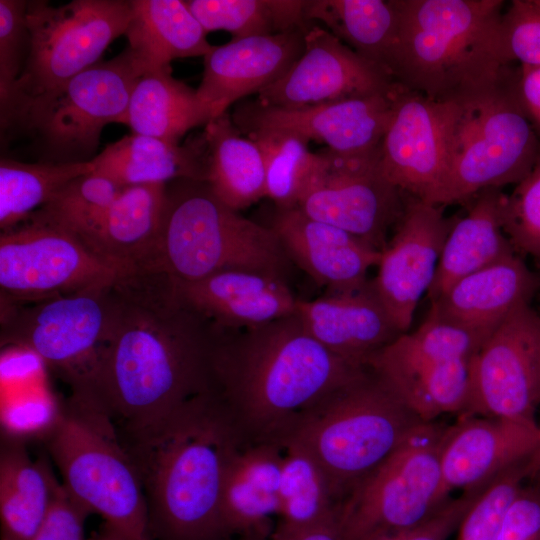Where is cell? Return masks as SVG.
<instances>
[{"mask_svg":"<svg viewBox=\"0 0 540 540\" xmlns=\"http://www.w3.org/2000/svg\"><path fill=\"white\" fill-rule=\"evenodd\" d=\"M218 327L161 271L122 274L110 288L106 338L81 388L116 428L159 420L213 390Z\"/></svg>","mask_w":540,"mask_h":540,"instance_id":"cell-1","label":"cell"},{"mask_svg":"<svg viewBox=\"0 0 540 540\" xmlns=\"http://www.w3.org/2000/svg\"><path fill=\"white\" fill-rule=\"evenodd\" d=\"M366 371L320 344L295 314L218 328L214 391L245 443L282 446L311 410Z\"/></svg>","mask_w":540,"mask_h":540,"instance_id":"cell-2","label":"cell"},{"mask_svg":"<svg viewBox=\"0 0 540 540\" xmlns=\"http://www.w3.org/2000/svg\"><path fill=\"white\" fill-rule=\"evenodd\" d=\"M116 432L140 477L154 540L235 539L222 493L228 465L247 443L214 390L159 420Z\"/></svg>","mask_w":540,"mask_h":540,"instance_id":"cell-3","label":"cell"},{"mask_svg":"<svg viewBox=\"0 0 540 540\" xmlns=\"http://www.w3.org/2000/svg\"><path fill=\"white\" fill-rule=\"evenodd\" d=\"M391 77L430 99L463 102L512 69L500 35L502 0H393Z\"/></svg>","mask_w":540,"mask_h":540,"instance_id":"cell-4","label":"cell"},{"mask_svg":"<svg viewBox=\"0 0 540 540\" xmlns=\"http://www.w3.org/2000/svg\"><path fill=\"white\" fill-rule=\"evenodd\" d=\"M43 439L62 484L122 540H154L138 472L112 420L89 399L71 393Z\"/></svg>","mask_w":540,"mask_h":540,"instance_id":"cell-5","label":"cell"},{"mask_svg":"<svg viewBox=\"0 0 540 540\" xmlns=\"http://www.w3.org/2000/svg\"><path fill=\"white\" fill-rule=\"evenodd\" d=\"M422 423L367 369L311 410L283 444L311 455L341 504Z\"/></svg>","mask_w":540,"mask_h":540,"instance_id":"cell-6","label":"cell"},{"mask_svg":"<svg viewBox=\"0 0 540 540\" xmlns=\"http://www.w3.org/2000/svg\"><path fill=\"white\" fill-rule=\"evenodd\" d=\"M166 193L157 271L187 281L228 269L285 279L291 260L270 226L224 204L206 181L174 180Z\"/></svg>","mask_w":540,"mask_h":540,"instance_id":"cell-7","label":"cell"},{"mask_svg":"<svg viewBox=\"0 0 540 540\" xmlns=\"http://www.w3.org/2000/svg\"><path fill=\"white\" fill-rule=\"evenodd\" d=\"M144 71L127 47L99 61L60 89L0 111L1 144L27 139L36 162L92 161L103 128L125 112Z\"/></svg>","mask_w":540,"mask_h":540,"instance_id":"cell-8","label":"cell"},{"mask_svg":"<svg viewBox=\"0 0 540 540\" xmlns=\"http://www.w3.org/2000/svg\"><path fill=\"white\" fill-rule=\"evenodd\" d=\"M519 71L462 103L446 175L429 203L445 206L522 181L540 161V140L519 94Z\"/></svg>","mask_w":540,"mask_h":540,"instance_id":"cell-9","label":"cell"},{"mask_svg":"<svg viewBox=\"0 0 540 540\" xmlns=\"http://www.w3.org/2000/svg\"><path fill=\"white\" fill-rule=\"evenodd\" d=\"M130 18V3L124 0H73L60 6L29 0V57L8 95L0 99V111L46 96L98 63L107 47L125 34Z\"/></svg>","mask_w":540,"mask_h":540,"instance_id":"cell-10","label":"cell"},{"mask_svg":"<svg viewBox=\"0 0 540 540\" xmlns=\"http://www.w3.org/2000/svg\"><path fill=\"white\" fill-rule=\"evenodd\" d=\"M447 426L422 423L353 488L340 504L343 540L412 528L451 498L444 492L440 463Z\"/></svg>","mask_w":540,"mask_h":540,"instance_id":"cell-11","label":"cell"},{"mask_svg":"<svg viewBox=\"0 0 540 540\" xmlns=\"http://www.w3.org/2000/svg\"><path fill=\"white\" fill-rule=\"evenodd\" d=\"M111 286L29 304L1 305V346L35 355L71 390L86 386L106 338Z\"/></svg>","mask_w":540,"mask_h":540,"instance_id":"cell-12","label":"cell"},{"mask_svg":"<svg viewBox=\"0 0 540 540\" xmlns=\"http://www.w3.org/2000/svg\"><path fill=\"white\" fill-rule=\"evenodd\" d=\"M124 274L73 232L36 213L0 234L1 305L110 286Z\"/></svg>","mask_w":540,"mask_h":540,"instance_id":"cell-13","label":"cell"},{"mask_svg":"<svg viewBox=\"0 0 540 540\" xmlns=\"http://www.w3.org/2000/svg\"><path fill=\"white\" fill-rule=\"evenodd\" d=\"M380 148L362 154L317 153L296 208L341 228L382 251L388 229L399 221L405 193L380 168Z\"/></svg>","mask_w":540,"mask_h":540,"instance_id":"cell-14","label":"cell"},{"mask_svg":"<svg viewBox=\"0 0 540 540\" xmlns=\"http://www.w3.org/2000/svg\"><path fill=\"white\" fill-rule=\"evenodd\" d=\"M470 370L469 400L461 416L539 426L540 315L530 304L516 309L494 329L473 357Z\"/></svg>","mask_w":540,"mask_h":540,"instance_id":"cell-15","label":"cell"},{"mask_svg":"<svg viewBox=\"0 0 540 540\" xmlns=\"http://www.w3.org/2000/svg\"><path fill=\"white\" fill-rule=\"evenodd\" d=\"M462 103L402 88L380 145V168L403 193L429 202L440 187Z\"/></svg>","mask_w":540,"mask_h":540,"instance_id":"cell-16","label":"cell"},{"mask_svg":"<svg viewBox=\"0 0 540 540\" xmlns=\"http://www.w3.org/2000/svg\"><path fill=\"white\" fill-rule=\"evenodd\" d=\"M400 85L390 93H378L298 108L268 106L254 101L239 103L231 116L246 134L284 131L308 142L315 140L340 154H362L380 148L393 118Z\"/></svg>","mask_w":540,"mask_h":540,"instance_id":"cell-17","label":"cell"},{"mask_svg":"<svg viewBox=\"0 0 540 540\" xmlns=\"http://www.w3.org/2000/svg\"><path fill=\"white\" fill-rule=\"evenodd\" d=\"M444 206L408 195L396 231L381 251L374 290L401 333L408 332L428 293L454 219Z\"/></svg>","mask_w":540,"mask_h":540,"instance_id":"cell-18","label":"cell"},{"mask_svg":"<svg viewBox=\"0 0 540 540\" xmlns=\"http://www.w3.org/2000/svg\"><path fill=\"white\" fill-rule=\"evenodd\" d=\"M304 42V51L292 67L258 93L260 103L298 108L390 93L400 86L384 69L357 54L326 28L312 25Z\"/></svg>","mask_w":540,"mask_h":540,"instance_id":"cell-19","label":"cell"},{"mask_svg":"<svg viewBox=\"0 0 540 540\" xmlns=\"http://www.w3.org/2000/svg\"><path fill=\"white\" fill-rule=\"evenodd\" d=\"M540 451V426L513 420L460 416L444 434L440 463L445 494L490 483L514 463Z\"/></svg>","mask_w":540,"mask_h":540,"instance_id":"cell-20","label":"cell"},{"mask_svg":"<svg viewBox=\"0 0 540 540\" xmlns=\"http://www.w3.org/2000/svg\"><path fill=\"white\" fill-rule=\"evenodd\" d=\"M305 33L251 36L213 46L196 92L217 118L237 101L281 78L304 51Z\"/></svg>","mask_w":540,"mask_h":540,"instance_id":"cell-21","label":"cell"},{"mask_svg":"<svg viewBox=\"0 0 540 540\" xmlns=\"http://www.w3.org/2000/svg\"><path fill=\"white\" fill-rule=\"evenodd\" d=\"M291 262L326 291L364 287L381 251L334 225L313 219L298 208L280 209L271 226Z\"/></svg>","mask_w":540,"mask_h":540,"instance_id":"cell-22","label":"cell"},{"mask_svg":"<svg viewBox=\"0 0 540 540\" xmlns=\"http://www.w3.org/2000/svg\"><path fill=\"white\" fill-rule=\"evenodd\" d=\"M295 315L329 351L360 368L402 333L379 300L372 281L352 291H326L298 300Z\"/></svg>","mask_w":540,"mask_h":540,"instance_id":"cell-23","label":"cell"},{"mask_svg":"<svg viewBox=\"0 0 540 540\" xmlns=\"http://www.w3.org/2000/svg\"><path fill=\"white\" fill-rule=\"evenodd\" d=\"M172 280L186 303L223 330L252 328L294 315L299 300L284 278L244 269Z\"/></svg>","mask_w":540,"mask_h":540,"instance_id":"cell-24","label":"cell"},{"mask_svg":"<svg viewBox=\"0 0 540 540\" xmlns=\"http://www.w3.org/2000/svg\"><path fill=\"white\" fill-rule=\"evenodd\" d=\"M166 185L123 188L95 227L79 238L124 274L157 271Z\"/></svg>","mask_w":540,"mask_h":540,"instance_id":"cell-25","label":"cell"},{"mask_svg":"<svg viewBox=\"0 0 540 540\" xmlns=\"http://www.w3.org/2000/svg\"><path fill=\"white\" fill-rule=\"evenodd\" d=\"M471 361L427 360L406 349L396 338L372 357L367 369L418 418L432 422L443 414L461 416L465 412Z\"/></svg>","mask_w":540,"mask_h":540,"instance_id":"cell-26","label":"cell"},{"mask_svg":"<svg viewBox=\"0 0 540 540\" xmlns=\"http://www.w3.org/2000/svg\"><path fill=\"white\" fill-rule=\"evenodd\" d=\"M539 278L515 253L452 284L430 312L489 336L516 309L530 304Z\"/></svg>","mask_w":540,"mask_h":540,"instance_id":"cell-27","label":"cell"},{"mask_svg":"<svg viewBox=\"0 0 540 540\" xmlns=\"http://www.w3.org/2000/svg\"><path fill=\"white\" fill-rule=\"evenodd\" d=\"M91 163L93 173L122 188L178 179L206 181L207 143L203 133L184 144L131 133L108 144Z\"/></svg>","mask_w":540,"mask_h":540,"instance_id":"cell-28","label":"cell"},{"mask_svg":"<svg viewBox=\"0 0 540 540\" xmlns=\"http://www.w3.org/2000/svg\"><path fill=\"white\" fill-rule=\"evenodd\" d=\"M283 447L248 443L233 455L224 480L222 511L229 533L271 534L279 513Z\"/></svg>","mask_w":540,"mask_h":540,"instance_id":"cell-29","label":"cell"},{"mask_svg":"<svg viewBox=\"0 0 540 540\" xmlns=\"http://www.w3.org/2000/svg\"><path fill=\"white\" fill-rule=\"evenodd\" d=\"M506 194L488 188L477 195L461 218H456L442 248L433 283L432 301L461 278L515 254L503 229Z\"/></svg>","mask_w":540,"mask_h":540,"instance_id":"cell-30","label":"cell"},{"mask_svg":"<svg viewBox=\"0 0 540 540\" xmlns=\"http://www.w3.org/2000/svg\"><path fill=\"white\" fill-rule=\"evenodd\" d=\"M128 48L145 72L179 58L205 56L214 45L182 0H129Z\"/></svg>","mask_w":540,"mask_h":540,"instance_id":"cell-31","label":"cell"},{"mask_svg":"<svg viewBox=\"0 0 540 540\" xmlns=\"http://www.w3.org/2000/svg\"><path fill=\"white\" fill-rule=\"evenodd\" d=\"M214 118L196 90L174 78L168 66L145 72L137 80L116 123L128 126L134 134L179 143L188 131Z\"/></svg>","mask_w":540,"mask_h":540,"instance_id":"cell-32","label":"cell"},{"mask_svg":"<svg viewBox=\"0 0 540 540\" xmlns=\"http://www.w3.org/2000/svg\"><path fill=\"white\" fill-rule=\"evenodd\" d=\"M58 482L45 459L32 460L20 437L5 433L0 445L1 532L12 540H32Z\"/></svg>","mask_w":540,"mask_h":540,"instance_id":"cell-33","label":"cell"},{"mask_svg":"<svg viewBox=\"0 0 540 540\" xmlns=\"http://www.w3.org/2000/svg\"><path fill=\"white\" fill-rule=\"evenodd\" d=\"M203 134L208 151L206 182L216 197L237 211L266 197L258 144L242 136L227 113L209 121Z\"/></svg>","mask_w":540,"mask_h":540,"instance_id":"cell-34","label":"cell"},{"mask_svg":"<svg viewBox=\"0 0 540 540\" xmlns=\"http://www.w3.org/2000/svg\"><path fill=\"white\" fill-rule=\"evenodd\" d=\"M306 11L311 23H323L340 41L389 74L398 30L393 0H309Z\"/></svg>","mask_w":540,"mask_h":540,"instance_id":"cell-35","label":"cell"},{"mask_svg":"<svg viewBox=\"0 0 540 540\" xmlns=\"http://www.w3.org/2000/svg\"><path fill=\"white\" fill-rule=\"evenodd\" d=\"M206 33L223 30L232 40L292 31L307 32L308 0H185Z\"/></svg>","mask_w":540,"mask_h":540,"instance_id":"cell-36","label":"cell"},{"mask_svg":"<svg viewBox=\"0 0 540 540\" xmlns=\"http://www.w3.org/2000/svg\"><path fill=\"white\" fill-rule=\"evenodd\" d=\"M94 171L93 164L24 162L0 158V228H13L46 205L69 181Z\"/></svg>","mask_w":540,"mask_h":540,"instance_id":"cell-37","label":"cell"},{"mask_svg":"<svg viewBox=\"0 0 540 540\" xmlns=\"http://www.w3.org/2000/svg\"><path fill=\"white\" fill-rule=\"evenodd\" d=\"M282 447L278 521L308 524L337 510L340 504L311 455L293 442Z\"/></svg>","mask_w":540,"mask_h":540,"instance_id":"cell-38","label":"cell"},{"mask_svg":"<svg viewBox=\"0 0 540 540\" xmlns=\"http://www.w3.org/2000/svg\"><path fill=\"white\" fill-rule=\"evenodd\" d=\"M247 136L258 144L263 155L266 197L277 208L296 207L317 153L309 150L306 139L289 132L264 130Z\"/></svg>","mask_w":540,"mask_h":540,"instance_id":"cell-39","label":"cell"},{"mask_svg":"<svg viewBox=\"0 0 540 540\" xmlns=\"http://www.w3.org/2000/svg\"><path fill=\"white\" fill-rule=\"evenodd\" d=\"M122 189L91 172L69 181L34 213L81 237L95 227Z\"/></svg>","mask_w":540,"mask_h":540,"instance_id":"cell-40","label":"cell"},{"mask_svg":"<svg viewBox=\"0 0 540 540\" xmlns=\"http://www.w3.org/2000/svg\"><path fill=\"white\" fill-rule=\"evenodd\" d=\"M539 472L540 451L499 473L464 516L456 540H494L507 509Z\"/></svg>","mask_w":540,"mask_h":540,"instance_id":"cell-41","label":"cell"},{"mask_svg":"<svg viewBox=\"0 0 540 540\" xmlns=\"http://www.w3.org/2000/svg\"><path fill=\"white\" fill-rule=\"evenodd\" d=\"M400 342L413 353L432 361H469L488 336L428 312L413 332L402 333Z\"/></svg>","mask_w":540,"mask_h":540,"instance_id":"cell-42","label":"cell"},{"mask_svg":"<svg viewBox=\"0 0 540 540\" xmlns=\"http://www.w3.org/2000/svg\"><path fill=\"white\" fill-rule=\"evenodd\" d=\"M503 229L515 251L540 260V161L505 196Z\"/></svg>","mask_w":540,"mask_h":540,"instance_id":"cell-43","label":"cell"},{"mask_svg":"<svg viewBox=\"0 0 540 540\" xmlns=\"http://www.w3.org/2000/svg\"><path fill=\"white\" fill-rule=\"evenodd\" d=\"M27 0H0V99L22 74L31 47Z\"/></svg>","mask_w":540,"mask_h":540,"instance_id":"cell-44","label":"cell"},{"mask_svg":"<svg viewBox=\"0 0 540 540\" xmlns=\"http://www.w3.org/2000/svg\"><path fill=\"white\" fill-rule=\"evenodd\" d=\"M505 59L511 64L540 65V0H514L500 25Z\"/></svg>","mask_w":540,"mask_h":540,"instance_id":"cell-45","label":"cell"},{"mask_svg":"<svg viewBox=\"0 0 540 540\" xmlns=\"http://www.w3.org/2000/svg\"><path fill=\"white\" fill-rule=\"evenodd\" d=\"M488 486L465 491L459 497L450 498L433 516L409 529L377 533L361 540H448L462 522L464 516Z\"/></svg>","mask_w":540,"mask_h":540,"instance_id":"cell-46","label":"cell"},{"mask_svg":"<svg viewBox=\"0 0 540 540\" xmlns=\"http://www.w3.org/2000/svg\"><path fill=\"white\" fill-rule=\"evenodd\" d=\"M89 514L58 482L45 520L32 540H85L84 522Z\"/></svg>","mask_w":540,"mask_h":540,"instance_id":"cell-47","label":"cell"},{"mask_svg":"<svg viewBox=\"0 0 540 540\" xmlns=\"http://www.w3.org/2000/svg\"><path fill=\"white\" fill-rule=\"evenodd\" d=\"M494 540H540V482L524 485L507 509Z\"/></svg>","mask_w":540,"mask_h":540,"instance_id":"cell-48","label":"cell"},{"mask_svg":"<svg viewBox=\"0 0 540 540\" xmlns=\"http://www.w3.org/2000/svg\"><path fill=\"white\" fill-rule=\"evenodd\" d=\"M340 506L328 516L308 524H289L278 521L269 540H343Z\"/></svg>","mask_w":540,"mask_h":540,"instance_id":"cell-49","label":"cell"},{"mask_svg":"<svg viewBox=\"0 0 540 540\" xmlns=\"http://www.w3.org/2000/svg\"><path fill=\"white\" fill-rule=\"evenodd\" d=\"M518 87L525 111L540 135V65H521Z\"/></svg>","mask_w":540,"mask_h":540,"instance_id":"cell-50","label":"cell"},{"mask_svg":"<svg viewBox=\"0 0 540 540\" xmlns=\"http://www.w3.org/2000/svg\"><path fill=\"white\" fill-rule=\"evenodd\" d=\"M271 534L265 532H250L238 536L234 540H269Z\"/></svg>","mask_w":540,"mask_h":540,"instance_id":"cell-51","label":"cell"},{"mask_svg":"<svg viewBox=\"0 0 540 540\" xmlns=\"http://www.w3.org/2000/svg\"><path fill=\"white\" fill-rule=\"evenodd\" d=\"M96 540H122V539L118 537L115 533L110 531L108 528H106L105 534Z\"/></svg>","mask_w":540,"mask_h":540,"instance_id":"cell-52","label":"cell"},{"mask_svg":"<svg viewBox=\"0 0 540 540\" xmlns=\"http://www.w3.org/2000/svg\"><path fill=\"white\" fill-rule=\"evenodd\" d=\"M0 540H12V539H10L6 534H4L3 532H1Z\"/></svg>","mask_w":540,"mask_h":540,"instance_id":"cell-53","label":"cell"},{"mask_svg":"<svg viewBox=\"0 0 540 540\" xmlns=\"http://www.w3.org/2000/svg\"><path fill=\"white\" fill-rule=\"evenodd\" d=\"M539 476H540V472H539Z\"/></svg>","mask_w":540,"mask_h":540,"instance_id":"cell-54","label":"cell"}]
</instances>
